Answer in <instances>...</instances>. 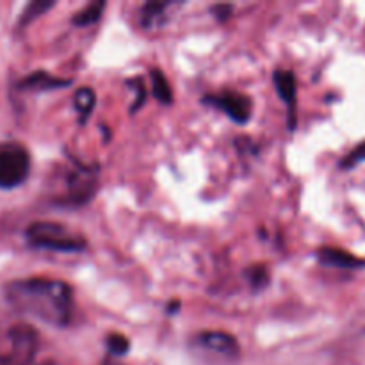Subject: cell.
<instances>
[{"label": "cell", "instance_id": "cell-6", "mask_svg": "<svg viewBox=\"0 0 365 365\" xmlns=\"http://www.w3.org/2000/svg\"><path fill=\"white\" fill-rule=\"evenodd\" d=\"M203 106L214 107L227 114L234 123L246 125L252 120L253 100L245 93L234 91V89H223L220 93H209L202 96Z\"/></svg>", "mask_w": 365, "mask_h": 365}, {"label": "cell", "instance_id": "cell-9", "mask_svg": "<svg viewBox=\"0 0 365 365\" xmlns=\"http://www.w3.org/2000/svg\"><path fill=\"white\" fill-rule=\"evenodd\" d=\"M316 259L321 266L334 267V269H362L365 267V260L359 259L353 253L346 252V250L334 248V246H323L316 252Z\"/></svg>", "mask_w": 365, "mask_h": 365}, {"label": "cell", "instance_id": "cell-7", "mask_svg": "<svg viewBox=\"0 0 365 365\" xmlns=\"http://www.w3.org/2000/svg\"><path fill=\"white\" fill-rule=\"evenodd\" d=\"M196 348L217 355L223 360H237L241 356V346L234 335L227 331H202L195 337Z\"/></svg>", "mask_w": 365, "mask_h": 365}, {"label": "cell", "instance_id": "cell-3", "mask_svg": "<svg viewBox=\"0 0 365 365\" xmlns=\"http://www.w3.org/2000/svg\"><path fill=\"white\" fill-rule=\"evenodd\" d=\"M73 166L68 168L64 173V191L59 196L57 203L68 207L86 205L93 200L98 191V164H84L71 159Z\"/></svg>", "mask_w": 365, "mask_h": 365}, {"label": "cell", "instance_id": "cell-21", "mask_svg": "<svg viewBox=\"0 0 365 365\" xmlns=\"http://www.w3.org/2000/svg\"><path fill=\"white\" fill-rule=\"evenodd\" d=\"M100 365H127V364L120 362V359H114V356H109V355H107L106 359L102 360V364H100Z\"/></svg>", "mask_w": 365, "mask_h": 365}, {"label": "cell", "instance_id": "cell-13", "mask_svg": "<svg viewBox=\"0 0 365 365\" xmlns=\"http://www.w3.org/2000/svg\"><path fill=\"white\" fill-rule=\"evenodd\" d=\"M106 7H107L106 0H93V2H89L88 6L82 7L81 11H77V13L73 14L71 24L77 25V27H89V25L96 24V21L102 18L103 9H106Z\"/></svg>", "mask_w": 365, "mask_h": 365}, {"label": "cell", "instance_id": "cell-22", "mask_svg": "<svg viewBox=\"0 0 365 365\" xmlns=\"http://www.w3.org/2000/svg\"><path fill=\"white\" fill-rule=\"evenodd\" d=\"M178 309H180V303L173 302V303H170V305L166 307V312L170 314V316H175V314L178 312Z\"/></svg>", "mask_w": 365, "mask_h": 365}, {"label": "cell", "instance_id": "cell-14", "mask_svg": "<svg viewBox=\"0 0 365 365\" xmlns=\"http://www.w3.org/2000/svg\"><path fill=\"white\" fill-rule=\"evenodd\" d=\"M150 78H152V93L163 106H171L173 103V89L168 82L166 75L159 68L150 70Z\"/></svg>", "mask_w": 365, "mask_h": 365}, {"label": "cell", "instance_id": "cell-2", "mask_svg": "<svg viewBox=\"0 0 365 365\" xmlns=\"http://www.w3.org/2000/svg\"><path fill=\"white\" fill-rule=\"evenodd\" d=\"M25 239L31 248L45 252L82 253L88 248L84 235L56 221H34L25 228Z\"/></svg>", "mask_w": 365, "mask_h": 365}, {"label": "cell", "instance_id": "cell-5", "mask_svg": "<svg viewBox=\"0 0 365 365\" xmlns=\"http://www.w3.org/2000/svg\"><path fill=\"white\" fill-rule=\"evenodd\" d=\"M9 349L0 356V365H32L39 349L38 331L29 324H14L9 330Z\"/></svg>", "mask_w": 365, "mask_h": 365}, {"label": "cell", "instance_id": "cell-8", "mask_svg": "<svg viewBox=\"0 0 365 365\" xmlns=\"http://www.w3.org/2000/svg\"><path fill=\"white\" fill-rule=\"evenodd\" d=\"M273 82L280 100L287 106L289 130H294L298 125V120H296V95H298L296 75L291 70H274Z\"/></svg>", "mask_w": 365, "mask_h": 365}, {"label": "cell", "instance_id": "cell-10", "mask_svg": "<svg viewBox=\"0 0 365 365\" xmlns=\"http://www.w3.org/2000/svg\"><path fill=\"white\" fill-rule=\"evenodd\" d=\"M180 2H173V0H168V2H152L143 4V7L139 9V24L145 31H155V29L166 25V21L170 20V11L173 7H180Z\"/></svg>", "mask_w": 365, "mask_h": 365}, {"label": "cell", "instance_id": "cell-20", "mask_svg": "<svg viewBox=\"0 0 365 365\" xmlns=\"http://www.w3.org/2000/svg\"><path fill=\"white\" fill-rule=\"evenodd\" d=\"M209 11L217 21H227L230 18L232 11H234V6L232 4H214V6H210Z\"/></svg>", "mask_w": 365, "mask_h": 365}, {"label": "cell", "instance_id": "cell-17", "mask_svg": "<svg viewBox=\"0 0 365 365\" xmlns=\"http://www.w3.org/2000/svg\"><path fill=\"white\" fill-rule=\"evenodd\" d=\"M106 348L107 355L114 356V359H121L130 351V341L121 334H109L106 337Z\"/></svg>", "mask_w": 365, "mask_h": 365}, {"label": "cell", "instance_id": "cell-4", "mask_svg": "<svg viewBox=\"0 0 365 365\" xmlns=\"http://www.w3.org/2000/svg\"><path fill=\"white\" fill-rule=\"evenodd\" d=\"M31 173V153L16 141L0 143V189H14Z\"/></svg>", "mask_w": 365, "mask_h": 365}, {"label": "cell", "instance_id": "cell-15", "mask_svg": "<svg viewBox=\"0 0 365 365\" xmlns=\"http://www.w3.org/2000/svg\"><path fill=\"white\" fill-rule=\"evenodd\" d=\"M245 278L248 280V285L253 292L264 291L271 284V273L264 264H253V266L246 267Z\"/></svg>", "mask_w": 365, "mask_h": 365}, {"label": "cell", "instance_id": "cell-18", "mask_svg": "<svg viewBox=\"0 0 365 365\" xmlns=\"http://www.w3.org/2000/svg\"><path fill=\"white\" fill-rule=\"evenodd\" d=\"M125 84H127L128 88L135 93L134 103L130 106V113L135 114L143 106H145V102H146L145 82H143L141 77H134V78H127V81H125Z\"/></svg>", "mask_w": 365, "mask_h": 365}, {"label": "cell", "instance_id": "cell-19", "mask_svg": "<svg viewBox=\"0 0 365 365\" xmlns=\"http://www.w3.org/2000/svg\"><path fill=\"white\" fill-rule=\"evenodd\" d=\"M362 163H365V141L360 143L359 146H355V148L341 160V168L342 170H353V168L359 166V164Z\"/></svg>", "mask_w": 365, "mask_h": 365}, {"label": "cell", "instance_id": "cell-12", "mask_svg": "<svg viewBox=\"0 0 365 365\" xmlns=\"http://www.w3.org/2000/svg\"><path fill=\"white\" fill-rule=\"evenodd\" d=\"M73 106L75 110L78 114V125L88 123L89 116L93 114V109L96 106V95L91 88L84 86V88H78L73 95Z\"/></svg>", "mask_w": 365, "mask_h": 365}, {"label": "cell", "instance_id": "cell-1", "mask_svg": "<svg viewBox=\"0 0 365 365\" xmlns=\"http://www.w3.org/2000/svg\"><path fill=\"white\" fill-rule=\"evenodd\" d=\"M6 302L16 312L38 319L48 327L64 328L73 316V289L53 278H21L4 287Z\"/></svg>", "mask_w": 365, "mask_h": 365}, {"label": "cell", "instance_id": "cell-16", "mask_svg": "<svg viewBox=\"0 0 365 365\" xmlns=\"http://www.w3.org/2000/svg\"><path fill=\"white\" fill-rule=\"evenodd\" d=\"M53 6H56L53 0H34V2L27 4V7H25L24 13H21L20 21H18V27L24 29L25 25H29L31 21H34L36 18L45 14L48 9H52Z\"/></svg>", "mask_w": 365, "mask_h": 365}, {"label": "cell", "instance_id": "cell-11", "mask_svg": "<svg viewBox=\"0 0 365 365\" xmlns=\"http://www.w3.org/2000/svg\"><path fill=\"white\" fill-rule=\"evenodd\" d=\"M71 78H61L56 75L48 73L45 70H36L31 75L21 78L18 82V89L20 91H32V93H45V91H53V89H64L68 86H71Z\"/></svg>", "mask_w": 365, "mask_h": 365}]
</instances>
